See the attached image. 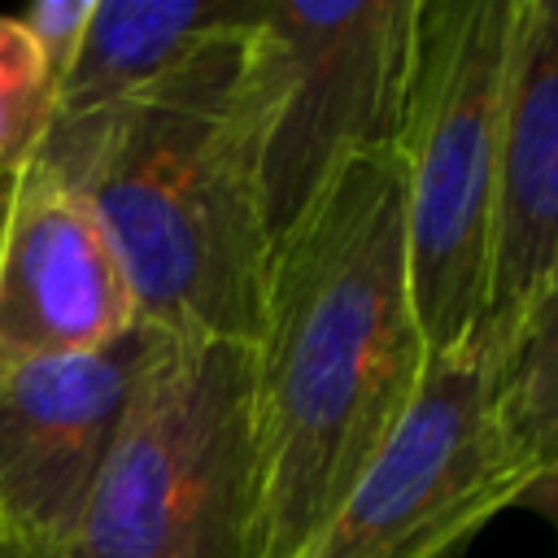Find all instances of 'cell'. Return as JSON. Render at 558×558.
Masks as SVG:
<instances>
[{"mask_svg":"<svg viewBox=\"0 0 558 558\" xmlns=\"http://www.w3.org/2000/svg\"><path fill=\"white\" fill-rule=\"evenodd\" d=\"M558 292V0H514L497 196L484 292V353Z\"/></svg>","mask_w":558,"mask_h":558,"instance_id":"9c48e42d","label":"cell"},{"mask_svg":"<svg viewBox=\"0 0 558 558\" xmlns=\"http://www.w3.org/2000/svg\"><path fill=\"white\" fill-rule=\"evenodd\" d=\"M92 4H96V0H39V4H31V9L17 17L22 31L35 39V48H39L48 74H52V87L65 78L70 61H74V52H78V39H83V31H87Z\"/></svg>","mask_w":558,"mask_h":558,"instance_id":"4fadbf2b","label":"cell"},{"mask_svg":"<svg viewBox=\"0 0 558 558\" xmlns=\"http://www.w3.org/2000/svg\"><path fill=\"white\" fill-rule=\"evenodd\" d=\"M248 510V344L157 331L65 558H244Z\"/></svg>","mask_w":558,"mask_h":558,"instance_id":"277c9868","label":"cell"},{"mask_svg":"<svg viewBox=\"0 0 558 558\" xmlns=\"http://www.w3.org/2000/svg\"><path fill=\"white\" fill-rule=\"evenodd\" d=\"M262 0H96L78 52L52 92V122L70 126L96 118L174 70L205 44L248 26Z\"/></svg>","mask_w":558,"mask_h":558,"instance_id":"30bf717a","label":"cell"},{"mask_svg":"<svg viewBox=\"0 0 558 558\" xmlns=\"http://www.w3.org/2000/svg\"><path fill=\"white\" fill-rule=\"evenodd\" d=\"M253 22L205 44L157 87L48 126L35 148L96 214L135 318L166 336L253 344L262 323L270 231L240 100Z\"/></svg>","mask_w":558,"mask_h":558,"instance_id":"7a4b0ae2","label":"cell"},{"mask_svg":"<svg viewBox=\"0 0 558 558\" xmlns=\"http://www.w3.org/2000/svg\"><path fill=\"white\" fill-rule=\"evenodd\" d=\"M418 0H262L244 39L240 100L253 131L270 244L331 174L392 148Z\"/></svg>","mask_w":558,"mask_h":558,"instance_id":"5b68a950","label":"cell"},{"mask_svg":"<svg viewBox=\"0 0 558 558\" xmlns=\"http://www.w3.org/2000/svg\"><path fill=\"white\" fill-rule=\"evenodd\" d=\"M493 405L501 436L532 475L558 527V292L493 353Z\"/></svg>","mask_w":558,"mask_h":558,"instance_id":"8fae6325","label":"cell"},{"mask_svg":"<svg viewBox=\"0 0 558 558\" xmlns=\"http://www.w3.org/2000/svg\"><path fill=\"white\" fill-rule=\"evenodd\" d=\"M253 353L244 558H301L405 418L427 344L410 301L401 166L344 161L270 244Z\"/></svg>","mask_w":558,"mask_h":558,"instance_id":"6da1fadb","label":"cell"},{"mask_svg":"<svg viewBox=\"0 0 558 558\" xmlns=\"http://www.w3.org/2000/svg\"><path fill=\"white\" fill-rule=\"evenodd\" d=\"M153 344L157 327L140 323L96 353L0 362V545L9 558H65Z\"/></svg>","mask_w":558,"mask_h":558,"instance_id":"52a82bcc","label":"cell"},{"mask_svg":"<svg viewBox=\"0 0 558 558\" xmlns=\"http://www.w3.org/2000/svg\"><path fill=\"white\" fill-rule=\"evenodd\" d=\"M532 497L493 405L484 344L427 357L423 384L301 558H458L501 510Z\"/></svg>","mask_w":558,"mask_h":558,"instance_id":"8992f818","label":"cell"},{"mask_svg":"<svg viewBox=\"0 0 558 558\" xmlns=\"http://www.w3.org/2000/svg\"><path fill=\"white\" fill-rule=\"evenodd\" d=\"M514 0H418L397 122L405 270L427 353L484 336Z\"/></svg>","mask_w":558,"mask_h":558,"instance_id":"3957f363","label":"cell"},{"mask_svg":"<svg viewBox=\"0 0 558 558\" xmlns=\"http://www.w3.org/2000/svg\"><path fill=\"white\" fill-rule=\"evenodd\" d=\"M52 74L17 17H0V174L17 170L52 122Z\"/></svg>","mask_w":558,"mask_h":558,"instance_id":"7c38bea8","label":"cell"},{"mask_svg":"<svg viewBox=\"0 0 558 558\" xmlns=\"http://www.w3.org/2000/svg\"><path fill=\"white\" fill-rule=\"evenodd\" d=\"M0 558H9V549H4V545H0Z\"/></svg>","mask_w":558,"mask_h":558,"instance_id":"5bb4252c","label":"cell"},{"mask_svg":"<svg viewBox=\"0 0 558 558\" xmlns=\"http://www.w3.org/2000/svg\"><path fill=\"white\" fill-rule=\"evenodd\" d=\"M135 318L87 201L35 153L0 174V362L96 353Z\"/></svg>","mask_w":558,"mask_h":558,"instance_id":"ba28073f","label":"cell"}]
</instances>
